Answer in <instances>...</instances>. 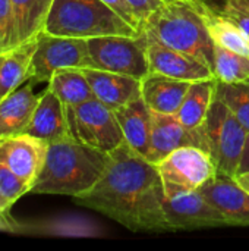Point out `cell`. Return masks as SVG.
<instances>
[{
  "label": "cell",
  "instance_id": "21",
  "mask_svg": "<svg viewBox=\"0 0 249 251\" xmlns=\"http://www.w3.org/2000/svg\"><path fill=\"white\" fill-rule=\"evenodd\" d=\"M37 40L22 43L6 53H0V100L31 79V63Z\"/></svg>",
  "mask_w": 249,
  "mask_h": 251
},
{
  "label": "cell",
  "instance_id": "19",
  "mask_svg": "<svg viewBox=\"0 0 249 251\" xmlns=\"http://www.w3.org/2000/svg\"><path fill=\"white\" fill-rule=\"evenodd\" d=\"M192 3L203 16L208 34L216 46L249 57V38L232 19L225 16L220 9L210 6L204 0H192Z\"/></svg>",
  "mask_w": 249,
  "mask_h": 251
},
{
  "label": "cell",
  "instance_id": "14",
  "mask_svg": "<svg viewBox=\"0 0 249 251\" xmlns=\"http://www.w3.org/2000/svg\"><path fill=\"white\" fill-rule=\"evenodd\" d=\"M200 191L225 216L229 226H249V193L235 178L217 174Z\"/></svg>",
  "mask_w": 249,
  "mask_h": 251
},
{
  "label": "cell",
  "instance_id": "36",
  "mask_svg": "<svg viewBox=\"0 0 249 251\" xmlns=\"http://www.w3.org/2000/svg\"><path fill=\"white\" fill-rule=\"evenodd\" d=\"M9 210H10V207L0 197V216H9Z\"/></svg>",
  "mask_w": 249,
  "mask_h": 251
},
{
  "label": "cell",
  "instance_id": "26",
  "mask_svg": "<svg viewBox=\"0 0 249 251\" xmlns=\"http://www.w3.org/2000/svg\"><path fill=\"white\" fill-rule=\"evenodd\" d=\"M216 96L230 109L249 134V79L235 84L217 81Z\"/></svg>",
  "mask_w": 249,
  "mask_h": 251
},
{
  "label": "cell",
  "instance_id": "12",
  "mask_svg": "<svg viewBox=\"0 0 249 251\" xmlns=\"http://www.w3.org/2000/svg\"><path fill=\"white\" fill-rule=\"evenodd\" d=\"M48 143L28 134L10 135L0 140V163L16 174L31 188L40 176Z\"/></svg>",
  "mask_w": 249,
  "mask_h": 251
},
{
  "label": "cell",
  "instance_id": "23",
  "mask_svg": "<svg viewBox=\"0 0 249 251\" xmlns=\"http://www.w3.org/2000/svg\"><path fill=\"white\" fill-rule=\"evenodd\" d=\"M15 16L16 46L35 40L43 31L53 0H10Z\"/></svg>",
  "mask_w": 249,
  "mask_h": 251
},
{
  "label": "cell",
  "instance_id": "37",
  "mask_svg": "<svg viewBox=\"0 0 249 251\" xmlns=\"http://www.w3.org/2000/svg\"><path fill=\"white\" fill-rule=\"evenodd\" d=\"M164 1H173V0H164Z\"/></svg>",
  "mask_w": 249,
  "mask_h": 251
},
{
  "label": "cell",
  "instance_id": "22",
  "mask_svg": "<svg viewBox=\"0 0 249 251\" xmlns=\"http://www.w3.org/2000/svg\"><path fill=\"white\" fill-rule=\"evenodd\" d=\"M216 88L217 79L214 76L191 82L176 113L182 125H185L188 129H197L204 124L214 101Z\"/></svg>",
  "mask_w": 249,
  "mask_h": 251
},
{
  "label": "cell",
  "instance_id": "11",
  "mask_svg": "<svg viewBox=\"0 0 249 251\" xmlns=\"http://www.w3.org/2000/svg\"><path fill=\"white\" fill-rule=\"evenodd\" d=\"M185 146H195L203 150L205 149L201 128L188 129L185 125H182L176 115L157 113L151 110L150 147L145 159L157 165L172 151Z\"/></svg>",
  "mask_w": 249,
  "mask_h": 251
},
{
  "label": "cell",
  "instance_id": "33",
  "mask_svg": "<svg viewBox=\"0 0 249 251\" xmlns=\"http://www.w3.org/2000/svg\"><path fill=\"white\" fill-rule=\"evenodd\" d=\"M245 172H249V134L248 138H247V144H245V150H244V156H242L238 174H245Z\"/></svg>",
  "mask_w": 249,
  "mask_h": 251
},
{
  "label": "cell",
  "instance_id": "15",
  "mask_svg": "<svg viewBox=\"0 0 249 251\" xmlns=\"http://www.w3.org/2000/svg\"><path fill=\"white\" fill-rule=\"evenodd\" d=\"M22 134H28L48 144L72 135L66 106L48 87L40 94L32 116Z\"/></svg>",
  "mask_w": 249,
  "mask_h": 251
},
{
  "label": "cell",
  "instance_id": "30",
  "mask_svg": "<svg viewBox=\"0 0 249 251\" xmlns=\"http://www.w3.org/2000/svg\"><path fill=\"white\" fill-rule=\"evenodd\" d=\"M106 4H109L112 9H114L123 19H126L129 24H132L135 28L141 29V24L134 12V9L126 3V0H103Z\"/></svg>",
  "mask_w": 249,
  "mask_h": 251
},
{
  "label": "cell",
  "instance_id": "35",
  "mask_svg": "<svg viewBox=\"0 0 249 251\" xmlns=\"http://www.w3.org/2000/svg\"><path fill=\"white\" fill-rule=\"evenodd\" d=\"M12 222L9 219V216H0V229H10Z\"/></svg>",
  "mask_w": 249,
  "mask_h": 251
},
{
  "label": "cell",
  "instance_id": "29",
  "mask_svg": "<svg viewBox=\"0 0 249 251\" xmlns=\"http://www.w3.org/2000/svg\"><path fill=\"white\" fill-rule=\"evenodd\" d=\"M126 3L134 9L141 26L144 21L158 7L164 3V0H126Z\"/></svg>",
  "mask_w": 249,
  "mask_h": 251
},
{
  "label": "cell",
  "instance_id": "18",
  "mask_svg": "<svg viewBox=\"0 0 249 251\" xmlns=\"http://www.w3.org/2000/svg\"><path fill=\"white\" fill-rule=\"evenodd\" d=\"M29 79L22 87L0 100V140L22 134L32 116L40 94H34Z\"/></svg>",
  "mask_w": 249,
  "mask_h": 251
},
{
  "label": "cell",
  "instance_id": "20",
  "mask_svg": "<svg viewBox=\"0 0 249 251\" xmlns=\"http://www.w3.org/2000/svg\"><path fill=\"white\" fill-rule=\"evenodd\" d=\"M125 141L139 154L147 157L151 134V109L142 97L114 110Z\"/></svg>",
  "mask_w": 249,
  "mask_h": 251
},
{
  "label": "cell",
  "instance_id": "2",
  "mask_svg": "<svg viewBox=\"0 0 249 251\" xmlns=\"http://www.w3.org/2000/svg\"><path fill=\"white\" fill-rule=\"evenodd\" d=\"M107 162L109 153L90 147L72 135L53 141L29 193L78 197L98 182Z\"/></svg>",
  "mask_w": 249,
  "mask_h": 251
},
{
  "label": "cell",
  "instance_id": "7",
  "mask_svg": "<svg viewBox=\"0 0 249 251\" xmlns=\"http://www.w3.org/2000/svg\"><path fill=\"white\" fill-rule=\"evenodd\" d=\"M156 166L166 197L201 190L217 175L210 154L195 146H185L172 151Z\"/></svg>",
  "mask_w": 249,
  "mask_h": 251
},
{
  "label": "cell",
  "instance_id": "3",
  "mask_svg": "<svg viewBox=\"0 0 249 251\" xmlns=\"http://www.w3.org/2000/svg\"><path fill=\"white\" fill-rule=\"evenodd\" d=\"M141 29L160 43L203 60L213 69L214 43L192 0L164 1L144 21Z\"/></svg>",
  "mask_w": 249,
  "mask_h": 251
},
{
  "label": "cell",
  "instance_id": "10",
  "mask_svg": "<svg viewBox=\"0 0 249 251\" xmlns=\"http://www.w3.org/2000/svg\"><path fill=\"white\" fill-rule=\"evenodd\" d=\"M164 216L170 232L229 226L225 216L200 190L166 197Z\"/></svg>",
  "mask_w": 249,
  "mask_h": 251
},
{
  "label": "cell",
  "instance_id": "4",
  "mask_svg": "<svg viewBox=\"0 0 249 251\" xmlns=\"http://www.w3.org/2000/svg\"><path fill=\"white\" fill-rule=\"evenodd\" d=\"M44 32L88 40L104 35H138L141 29L103 0H53Z\"/></svg>",
  "mask_w": 249,
  "mask_h": 251
},
{
  "label": "cell",
  "instance_id": "24",
  "mask_svg": "<svg viewBox=\"0 0 249 251\" xmlns=\"http://www.w3.org/2000/svg\"><path fill=\"white\" fill-rule=\"evenodd\" d=\"M48 88L62 100L65 106H76L95 99L81 68H66L54 72L48 81Z\"/></svg>",
  "mask_w": 249,
  "mask_h": 251
},
{
  "label": "cell",
  "instance_id": "27",
  "mask_svg": "<svg viewBox=\"0 0 249 251\" xmlns=\"http://www.w3.org/2000/svg\"><path fill=\"white\" fill-rule=\"evenodd\" d=\"M29 191L31 187L25 181H22L9 168L0 163V197L9 207H12L21 197H23Z\"/></svg>",
  "mask_w": 249,
  "mask_h": 251
},
{
  "label": "cell",
  "instance_id": "13",
  "mask_svg": "<svg viewBox=\"0 0 249 251\" xmlns=\"http://www.w3.org/2000/svg\"><path fill=\"white\" fill-rule=\"evenodd\" d=\"M145 37H147V57H148L150 72L161 74L170 78L189 81V82L208 79L214 76L211 66H208L203 60L188 53L172 49L148 34H145Z\"/></svg>",
  "mask_w": 249,
  "mask_h": 251
},
{
  "label": "cell",
  "instance_id": "16",
  "mask_svg": "<svg viewBox=\"0 0 249 251\" xmlns=\"http://www.w3.org/2000/svg\"><path fill=\"white\" fill-rule=\"evenodd\" d=\"M82 71L91 85L94 97L112 110H117L141 97V79L94 68H84Z\"/></svg>",
  "mask_w": 249,
  "mask_h": 251
},
{
  "label": "cell",
  "instance_id": "9",
  "mask_svg": "<svg viewBox=\"0 0 249 251\" xmlns=\"http://www.w3.org/2000/svg\"><path fill=\"white\" fill-rule=\"evenodd\" d=\"M66 68H90L87 40L43 31L38 35L31 63V81L34 84L48 82L54 72Z\"/></svg>",
  "mask_w": 249,
  "mask_h": 251
},
{
  "label": "cell",
  "instance_id": "17",
  "mask_svg": "<svg viewBox=\"0 0 249 251\" xmlns=\"http://www.w3.org/2000/svg\"><path fill=\"white\" fill-rule=\"evenodd\" d=\"M189 85V81L150 72L141 79V97L153 112L176 115Z\"/></svg>",
  "mask_w": 249,
  "mask_h": 251
},
{
  "label": "cell",
  "instance_id": "1",
  "mask_svg": "<svg viewBox=\"0 0 249 251\" xmlns=\"http://www.w3.org/2000/svg\"><path fill=\"white\" fill-rule=\"evenodd\" d=\"M73 200L131 231L170 232L158 169L126 141L109 153L107 166L98 182Z\"/></svg>",
  "mask_w": 249,
  "mask_h": 251
},
{
  "label": "cell",
  "instance_id": "31",
  "mask_svg": "<svg viewBox=\"0 0 249 251\" xmlns=\"http://www.w3.org/2000/svg\"><path fill=\"white\" fill-rule=\"evenodd\" d=\"M222 13L225 16H227L229 19H232L249 38V13H245V12H241L238 9H233L230 6H223L222 9Z\"/></svg>",
  "mask_w": 249,
  "mask_h": 251
},
{
  "label": "cell",
  "instance_id": "6",
  "mask_svg": "<svg viewBox=\"0 0 249 251\" xmlns=\"http://www.w3.org/2000/svg\"><path fill=\"white\" fill-rule=\"evenodd\" d=\"M90 68L123 74L142 79L150 74L147 57V37L138 35H104L88 38Z\"/></svg>",
  "mask_w": 249,
  "mask_h": 251
},
{
  "label": "cell",
  "instance_id": "25",
  "mask_svg": "<svg viewBox=\"0 0 249 251\" xmlns=\"http://www.w3.org/2000/svg\"><path fill=\"white\" fill-rule=\"evenodd\" d=\"M214 78L225 84L249 79V57L214 44Z\"/></svg>",
  "mask_w": 249,
  "mask_h": 251
},
{
  "label": "cell",
  "instance_id": "32",
  "mask_svg": "<svg viewBox=\"0 0 249 251\" xmlns=\"http://www.w3.org/2000/svg\"><path fill=\"white\" fill-rule=\"evenodd\" d=\"M225 6H230L241 12L249 13V0H223Z\"/></svg>",
  "mask_w": 249,
  "mask_h": 251
},
{
  "label": "cell",
  "instance_id": "8",
  "mask_svg": "<svg viewBox=\"0 0 249 251\" xmlns=\"http://www.w3.org/2000/svg\"><path fill=\"white\" fill-rule=\"evenodd\" d=\"M66 112L70 134L78 141L104 153H110L125 141L114 110L97 99L66 106Z\"/></svg>",
  "mask_w": 249,
  "mask_h": 251
},
{
  "label": "cell",
  "instance_id": "28",
  "mask_svg": "<svg viewBox=\"0 0 249 251\" xmlns=\"http://www.w3.org/2000/svg\"><path fill=\"white\" fill-rule=\"evenodd\" d=\"M16 47L15 16L10 0H0V53Z\"/></svg>",
  "mask_w": 249,
  "mask_h": 251
},
{
  "label": "cell",
  "instance_id": "34",
  "mask_svg": "<svg viewBox=\"0 0 249 251\" xmlns=\"http://www.w3.org/2000/svg\"><path fill=\"white\" fill-rule=\"evenodd\" d=\"M235 179L238 181V184H239L242 188H245V190L249 193V172H245V174H238Z\"/></svg>",
  "mask_w": 249,
  "mask_h": 251
},
{
  "label": "cell",
  "instance_id": "5",
  "mask_svg": "<svg viewBox=\"0 0 249 251\" xmlns=\"http://www.w3.org/2000/svg\"><path fill=\"white\" fill-rule=\"evenodd\" d=\"M200 128L204 135V150L214 162L217 174L236 178L248 131L217 96L214 97L207 119Z\"/></svg>",
  "mask_w": 249,
  "mask_h": 251
}]
</instances>
